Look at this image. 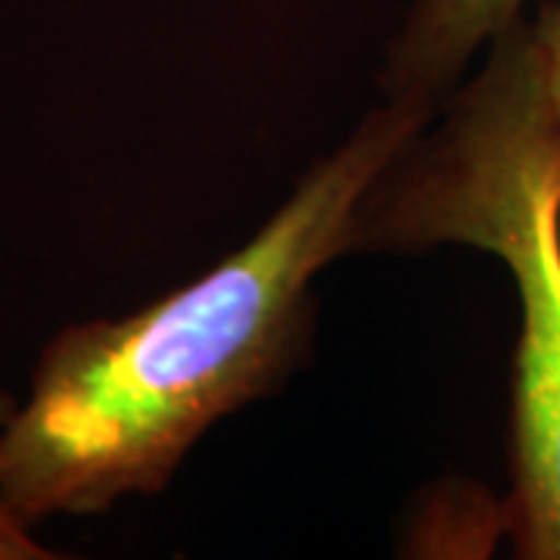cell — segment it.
<instances>
[{"label":"cell","mask_w":560,"mask_h":560,"mask_svg":"<svg viewBox=\"0 0 560 560\" xmlns=\"http://www.w3.org/2000/svg\"><path fill=\"white\" fill-rule=\"evenodd\" d=\"M523 3L526 0H423L393 50L386 69L389 94L433 103L482 44L521 20Z\"/></svg>","instance_id":"3957f363"},{"label":"cell","mask_w":560,"mask_h":560,"mask_svg":"<svg viewBox=\"0 0 560 560\" xmlns=\"http://www.w3.org/2000/svg\"><path fill=\"white\" fill-rule=\"evenodd\" d=\"M533 38H536V50H539L541 69H545V81H548V94L558 109L560 119V0L545 3L539 20L529 25Z\"/></svg>","instance_id":"5b68a950"},{"label":"cell","mask_w":560,"mask_h":560,"mask_svg":"<svg viewBox=\"0 0 560 560\" xmlns=\"http://www.w3.org/2000/svg\"><path fill=\"white\" fill-rule=\"evenodd\" d=\"M427 113V101L393 97L212 271L135 315L62 327L0 427L20 517L40 526L153 495L215 420L265 396L296 359L312 280L359 249L368 194Z\"/></svg>","instance_id":"6da1fadb"},{"label":"cell","mask_w":560,"mask_h":560,"mask_svg":"<svg viewBox=\"0 0 560 560\" xmlns=\"http://www.w3.org/2000/svg\"><path fill=\"white\" fill-rule=\"evenodd\" d=\"M470 246L504 261L521 302L514 492L504 521L529 560H560V119L529 22H511L452 103L368 194L359 246Z\"/></svg>","instance_id":"7a4b0ae2"},{"label":"cell","mask_w":560,"mask_h":560,"mask_svg":"<svg viewBox=\"0 0 560 560\" xmlns=\"http://www.w3.org/2000/svg\"><path fill=\"white\" fill-rule=\"evenodd\" d=\"M10 405L0 401V427L7 418ZM38 526L20 517V511L10 504L3 492V455H0V560H50L57 558V551H50L35 533Z\"/></svg>","instance_id":"277c9868"}]
</instances>
